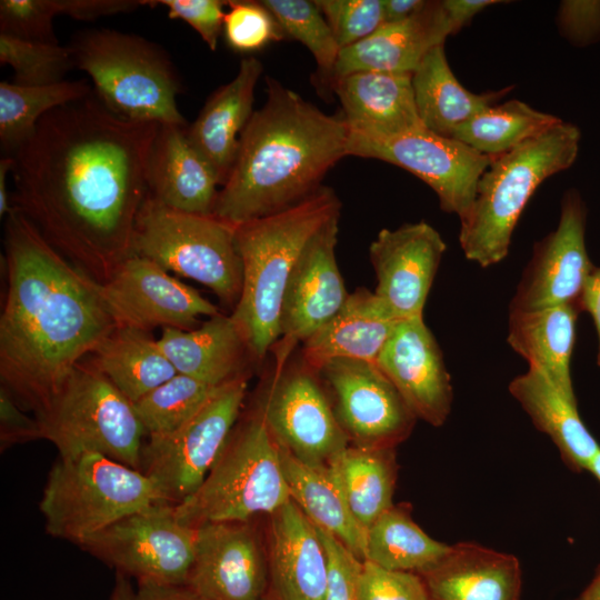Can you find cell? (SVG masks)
<instances>
[{
	"instance_id": "1",
	"label": "cell",
	"mask_w": 600,
	"mask_h": 600,
	"mask_svg": "<svg viewBox=\"0 0 600 600\" xmlns=\"http://www.w3.org/2000/svg\"><path fill=\"white\" fill-rule=\"evenodd\" d=\"M159 124L119 117L91 93L48 112L10 156L12 208L101 284L133 254Z\"/></svg>"
},
{
	"instance_id": "2",
	"label": "cell",
	"mask_w": 600,
	"mask_h": 600,
	"mask_svg": "<svg viewBox=\"0 0 600 600\" xmlns=\"http://www.w3.org/2000/svg\"><path fill=\"white\" fill-rule=\"evenodd\" d=\"M3 248L1 387L36 414L117 324L101 283L53 249L14 208L6 217Z\"/></svg>"
},
{
	"instance_id": "3",
	"label": "cell",
	"mask_w": 600,
	"mask_h": 600,
	"mask_svg": "<svg viewBox=\"0 0 600 600\" xmlns=\"http://www.w3.org/2000/svg\"><path fill=\"white\" fill-rule=\"evenodd\" d=\"M268 97L241 132L213 216L233 227L289 209L322 186L348 156L349 128L294 91L267 78Z\"/></svg>"
},
{
	"instance_id": "4",
	"label": "cell",
	"mask_w": 600,
	"mask_h": 600,
	"mask_svg": "<svg viewBox=\"0 0 600 600\" xmlns=\"http://www.w3.org/2000/svg\"><path fill=\"white\" fill-rule=\"evenodd\" d=\"M340 209L334 191L322 186L289 209L236 227L242 288L230 316L254 360L278 341L283 293L300 256Z\"/></svg>"
},
{
	"instance_id": "5",
	"label": "cell",
	"mask_w": 600,
	"mask_h": 600,
	"mask_svg": "<svg viewBox=\"0 0 600 600\" xmlns=\"http://www.w3.org/2000/svg\"><path fill=\"white\" fill-rule=\"evenodd\" d=\"M580 139V129L562 120L492 158L477 182L470 209L460 219L459 243L468 260L489 268L508 256L528 201L547 178L573 164Z\"/></svg>"
},
{
	"instance_id": "6",
	"label": "cell",
	"mask_w": 600,
	"mask_h": 600,
	"mask_svg": "<svg viewBox=\"0 0 600 600\" xmlns=\"http://www.w3.org/2000/svg\"><path fill=\"white\" fill-rule=\"evenodd\" d=\"M69 48L74 68L91 78L96 96L114 114L187 126L177 106L179 76L169 54L157 43L100 28L77 32Z\"/></svg>"
},
{
	"instance_id": "7",
	"label": "cell",
	"mask_w": 600,
	"mask_h": 600,
	"mask_svg": "<svg viewBox=\"0 0 600 600\" xmlns=\"http://www.w3.org/2000/svg\"><path fill=\"white\" fill-rule=\"evenodd\" d=\"M290 499L279 444L253 410L236 424L201 486L174 510L181 522L198 528L269 517Z\"/></svg>"
},
{
	"instance_id": "8",
	"label": "cell",
	"mask_w": 600,
	"mask_h": 600,
	"mask_svg": "<svg viewBox=\"0 0 600 600\" xmlns=\"http://www.w3.org/2000/svg\"><path fill=\"white\" fill-rule=\"evenodd\" d=\"M157 502L164 501L141 471L90 452L59 457L49 471L39 508L50 536L81 547L119 520Z\"/></svg>"
},
{
	"instance_id": "9",
	"label": "cell",
	"mask_w": 600,
	"mask_h": 600,
	"mask_svg": "<svg viewBox=\"0 0 600 600\" xmlns=\"http://www.w3.org/2000/svg\"><path fill=\"white\" fill-rule=\"evenodd\" d=\"M34 417L60 458L93 452L139 469L146 429L133 403L90 361L79 362Z\"/></svg>"
},
{
	"instance_id": "10",
	"label": "cell",
	"mask_w": 600,
	"mask_h": 600,
	"mask_svg": "<svg viewBox=\"0 0 600 600\" xmlns=\"http://www.w3.org/2000/svg\"><path fill=\"white\" fill-rule=\"evenodd\" d=\"M133 254L209 288L234 306L242 288L236 227L213 214L171 209L148 193L136 221Z\"/></svg>"
},
{
	"instance_id": "11",
	"label": "cell",
	"mask_w": 600,
	"mask_h": 600,
	"mask_svg": "<svg viewBox=\"0 0 600 600\" xmlns=\"http://www.w3.org/2000/svg\"><path fill=\"white\" fill-rule=\"evenodd\" d=\"M247 387L248 377L227 383L178 429L146 437L138 470L164 502L181 503L204 481L237 424Z\"/></svg>"
},
{
	"instance_id": "12",
	"label": "cell",
	"mask_w": 600,
	"mask_h": 600,
	"mask_svg": "<svg viewBox=\"0 0 600 600\" xmlns=\"http://www.w3.org/2000/svg\"><path fill=\"white\" fill-rule=\"evenodd\" d=\"M198 528L181 522L174 504L157 502L113 523L80 548L137 582L186 584Z\"/></svg>"
},
{
	"instance_id": "13",
	"label": "cell",
	"mask_w": 600,
	"mask_h": 600,
	"mask_svg": "<svg viewBox=\"0 0 600 600\" xmlns=\"http://www.w3.org/2000/svg\"><path fill=\"white\" fill-rule=\"evenodd\" d=\"M348 156L403 168L437 193L441 210L459 219L470 209L477 182L493 158L426 128L379 137L349 132Z\"/></svg>"
},
{
	"instance_id": "14",
	"label": "cell",
	"mask_w": 600,
	"mask_h": 600,
	"mask_svg": "<svg viewBox=\"0 0 600 600\" xmlns=\"http://www.w3.org/2000/svg\"><path fill=\"white\" fill-rule=\"evenodd\" d=\"M317 373L303 362L274 370L254 410L280 447L307 463L329 464L350 441Z\"/></svg>"
},
{
	"instance_id": "15",
	"label": "cell",
	"mask_w": 600,
	"mask_h": 600,
	"mask_svg": "<svg viewBox=\"0 0 600 600\" xmlns=\"http://www.w3.org/2000/svg\"><path fill=\"white\" fill-rule=\"evenodd\" d=\"M317 372L351 444L396 448L409 437L417 418L376 362L338 359Z\"/></svg>"
},
{
	"instance_id": "16",
	"label": "cell",
	"mask_w": 600,
	"mask_h": 600,
	"mask_svg": "<svg viewBox=\"0 0 600 600\" xmlns=\"http://www.w3.org/2000/svg\"><path fill=\"white\" fill-rule=\"evenodd\" d=\"M117 327L150 332L154 328L192 330L199 317L220 313L217 306L154 261L132 254L101 284Z\"/></svg>"
},
{
	"instance_id": "17",
	"label": "cell",
	"mask_w": 600,
	"mask_h": 600,
	"mask_svg": "<svg viewBox=\"0 0 600 600\" xmlns=\"http://www.w3.org/2000/svg\"><path fill=\"white\" fill-rule=\"evenodd\" d=\"M587 208L577 190H567L557 228L536 242L509 311L579 306L594 269L586 247Z\"/></svg>"
},
{
	"instance_id": "18",
	"label": "cell",
	"mask_w": 600,
	"mask_h": 600,
	"mask_svg": "<svg viewBox=\"0 0 600 600\" xmlns=\"http://www.w3.org/2000/svg\"><path fill=\"white\" fill-rule=\"evenodd\" d=\"M339 217L330 219L308 242L286 287L279 317V338L272 350L281 370L298 343L332 319L349 298L336 246Z\"/></svg>"
},
{
	"instance_id": "19",
	"label": "cell",
	"mask_w": 600,
	"mask_h": 600,
	"mask_svg": "<svg viewBox=\"0 0 600 600\" xmlns=\"http://www.w3.org/2000/svg\"><path fill=\"white\" fill-rule=\"evenodd\" d=\"M186 584L203 600H266L267 544L253 521L198 527L194 560Z\"/></svg>"
},
{
	"instance_id": "20",
	"label": "cell",
	"mask_w": 600,
	"mask_h": 600,
	"mask_svg": "<svg viewBox=\"0 0 600 600\" xmlns=\"http://www.w3.org/2000/svg\"><path fill=\"white\" fill-rule=\"evenodd\" d=\"M447 249L440 233L421 220L382 229L370 243L374 293L399 319L423 318L424 304Z\"/></svg>"
},
{
	"instance_id": "21",
	"label": "cell",
	"mask_w": 600,
	"mask_h": 600,
	"mask_svg": "<svg viewBox=\"0 0 600 600\" xmlns=\"http://www.w3.org/2000/svg\"><path fill=\"white\" fill-rule=\"evenodd\" d=\"M376 363L417 419L433 427L447 421L453 400L451 380L423 318L400 320Z\"/></svg>"
},
{
	"instance_id": "22",
	"label": "cell",
	"mask_w": 600,
	"mask_h": 600,
	"mask_svg": "<svg viewBox=\"0 0 600 600\" xmlns=\"http://www.w3.org/2000/svg\"><path fill=\"white\" fill-rule=\"evenodd\" d=\"M268 600H324L328 559L317 527L289 500L269 516Z\"/></svg>"
},
{
	"instance_id": "23",
	"label": "cell",
	"mask_w": 600,
	"mask_h": 600,
	"mask_svg": "<svg viewBox=\"0 0 600 600\" xmlns=\"http://www.w3.org/2000/svg\"><path fill=\"white\" fill-rule=\"evenodd\" d=\"M453 34L441 1H427L411 18L384 23L340 50L331 81L361 71L413 73L424 56Z\"/></svg>"
},
{
	"instance_id": "24",
	"label": "cell",
	"mask_w": 600,
	"mask_h": 600,
	"mask_svg": "<svg viewBox=\"0 0 600 600\" xmlns=\"http://www.w3.org/2000/svg\"><path fill=\"white\" fill-rule=\"evenodd\" d=\"M187 129L159 124L147 164L148 194L178 211L213 214L220 181L189 140Z\"/></svg>"
},
{
	"instance_id": "25",
	"label": "cell",
	"mask_w": 600,
	"mask_h": 600,
	"mask_svg": "<svg viewBox=\"0 0 600 600\" xmlns=\"http://www.w3.org/2000/svg\"><path fill=\"white\" fill-rule=\"evenodd\" d=\"M430 600H520L517 557L474 542L450 546L447 556L420 574Z\"/></svg>"
},
{
	"instance_id": "26",
	"label": "cell",
	"mask_w": 600,
	"mask_h": 600,
	"mask_svg": "<svg viewBox=\"0 0 600 600\" xmlns=\"http://www.w3.org/2000/svg\"><path fill=\"white\" fill-rule=\"evenodd\" d=\"M332 84L352 134L379 137L424 128L414 102L412 73L361 71Z\"/></svg>"
},
{
	"instance_id": "27",
	"label": "cell",
	"mask_w": 600,
	"mask_h": 600,
	"mask_svg": "<svg viewBox=\"0 0 600 600\" xmlns=\"http://www.w3.org/2000/svg\"><path fill=\"white\" fill-rule=\"evenodd\" d=\"M399 321L374 292L357 289L338 313L302 343V362L316 372L338 359L376 362Z\"/></svg>"
},
{
	"instance_id": "28",
	"label": "cell",
	"mask_w": 600,
	"mask_h": 600,
	"mask_svg": "<svg viewBox=\"0 0 600 600\" xmlns=\"http://www.w3.org/2000/svg\"><path fill=\"white\" fill-rule=\"evenodd\" d=\"M262 71L260 60L243 58L236 77L212 92L187 129L189 140L213 168L220 186L229 176L241 132L253 113L254 89Z\"/></svg>"
},
{
	"instance_id": "29",
	"label": "cell",
	"mask_w": 600,
	"mask_h": 600,
	"mask_svg": "<svg viewBox=\"0 0 600 600\" xmlns=\"http://www.w3.org/2000/svg\"><path fill=\"white\" fill-rule=\"evenodd\" d=\"M158 343L178 373L214 387L248 377L254 360L231 316L221 313L192 330L162 329Z\"/></svg>"
},
{
	"instance_id": "30",
	"label": "cell",
	"mask_w": 600,
	"mask_h": 600,
	"mask_svg": "<svg viewBox=\"0 0 600 600\" xmlns=\"http://www.w3.org/2000/svg\"><path fill=\"white\" fill-rule=\"evenodd\" d=\"M509 392L536 428L551 439L567 467L587 471L600 446L581 420L577 398L530 367L511 380Z\"/></svg>"
},
{
	"instance_id": "31",
	"label": "cell",
	"mask_w": 600,
	"mask_h": 600,
	"mask_svg": "<svg viewBox=\"0 0 600 600\" xmlns=\"http://www.w3.org/2000/svg\"><path fill=\"white\" fill-rule=\"evenodd\" d=\"M577 304L532 311H511L507 341L534 368L569 396L576 397L570 362L576 341Z\"/></svg>"
},
{
	"instance_id": "32",
	"label": "cell",
	"mask_w": 600,
	"mask_h": 600,
	"mask_svg": "<svg viewBox=\"0 0 600 600\" xmlns=\"http://www.w3.org/2000/svg\"><path fill=\"white\" fill-rule=\"evenodd\" d=\"M412 88L419 118L423 127L442 137L496 104L514 87L474 93L456 78L448 63L444 44L432 48L412 73Z\"/></svg>"
},
{
	"instance_id": "33",
	"label": "cell",
	"mask_w": 600,
	"mask_h": 600,
	"mask_svg": "<svg viewBox=\"0 0 600 600\" xmlns=\"http://www.w3.org/2000/svg\"><path fill=\"white\" fill-rule=\"evenodd\" d=\"M279 448L291 500L316 527L363 560L366 531L353 518L330 466L307 463Z\"/></svg>"
},
{
	"instance_id": "34",
	"label": "cell",
	"mask_w": 600,
	"mask_h": 600,
	"mask_svg": "<svg viewBox=\"0 0 600 600\" xmlns=\"http://www.w3.org/2000/svg\"><path fill=\"white\" fill-rule=\"evenodd\" d=\"M91 356L90 362L132 403L178 373L158 340L134 328L117 327Z\"/></svg>"
},
{
	"instance_id": "35",
	"label": "cell",
	"mask_w": 600,
	"mask_h": 600,
	"mask_svg": "<svg viewBox=\"0 0 600 600\" xmlns=\"http://www.w3.org/2000/svg\"><path fill=\"white\" fill-rule=\"evenodd\" d=\"M329 466L353 518L364 531L393 506L398 473L394 448L349 444Z\"/></svg>"
},
{
	"instance_id": "36",
	"label": "cell",
	"mask_w": 600,
	"mask_h": 600,
	"mask_svg": "<svg viewBox=\"0 0 600 600\" xmlns=\"http://www.w3.org/2000/svg\"><path fill=\"white\" fill-rule=\"evenodd\" d=\"M449 550V544L432 539L412 520L408 507L393 504L367 529L363 560L422 574Z\"/></svg>"
},
{
	"instance_id": "37",
	"label": "cell",
	"mask_w": 600,
	"mask_h": 600,
	"mask_svg": "<svg viewBox=\"0 0 600 600\" xmlns=\"http://www.w3.org/2000/svg\"><path fill=\"white\" fill-rule=\"evenodd\" d=\"M562 120L512 99L482 110L451 134L476 151L496 157L548 131Z\"/></svg>"
},
{
	"instance_id": "38",
	"label": "cell",
	"mask_w": 600,
	"mask_h": 600,
	"mask_svg": "<svg viewBox=\"0 0 600 600\" xmlns=\"http://www.w3.org/2000/svg\"><path fill=\"white\" fill-rule=\"evenodd\" d=\"M92 93L84 79L63 80L49 86H21L0 82V144L4 156H12L51 110Z\"/></svg>"
},
{
	"instance_id": "39",
	"label": "cell",
	"mask_w": 600,
	"mask_h": 600,
	"mask_svg": "<svg viewBox=\"0 0 600 600\" xmlns=\"http://www.w3.org/2000/svg\"><path fill=\"white\" fill-rule=\"evenodd\" d=\"M221 387L177 373L134 402L133 407L147 437L167 433L192 418Z\"/></svg>"
},
{
	"instance_id": "40",
	"label": "cell",
	"mask_w": 600,
	"mask_h": 600,
	"mask_svg": "<svg viewBox=\"0 0 600 600\" xmlns=\"http://www.w3.org/2000/svg\"><path fill=\"white\" fill-rule=\"evenodd\" d=\"M282 32L301 42L314 57L326 77L332 79L340 47L314 1L262 0Z\"/></svg>"
},
{
	"instance_id": "41",
	"label": "cell",
	"mask_w": 600,
	"mask_h": 600,
	"mask_svg": "<svg viewBox=\"0 0 600 600\" xmlns=\"http://www.w3.org/2000/svg\"><path fill=\"white\" fill-rule=\"evenodd\" d=\"M0 62L13 71V83L49 86L74 68L71 50L60 43L26 41L0 34Z\"/></svg>"
},
{
	"instance_id": "42",
	"label": "cell",
	"mask_w": 600,
	"mask_h": 600,
	"mask_svg": "<svg viewBox=\"0 0 600 600\" xmlns=\"http://www.w3.org/2000/svg\"><path fill=\"white\" fill-rule=\"evenodd\" d=\"M228 8L223 33L233 50L256 51L284 38L277 20L261 1L228 0Z\"/></svg>"
},
{
	"instance_id": "43",
	"label": "cell",
	"mask_w": 600,
	"mask_h": 600,
	"mask_svg": "<svg viewBox=\"0 0 600 600\" xmlns=\"http://www.w3.org/2000/svg\"><path fill=\"white\" fill-rule=\"evenodd\" d=\"M340 49L372 34L383 23V0H316Z\"/></svg>"
},
{
	"instance_id": "44",
	"label": "cell",
	"mask_w": 600,
	"mask_h": 600,
	"mask_svg": "<svg viewBox=\"0 0 600 600\" xmlns=\"http://www.w3.org/2000/svg\"><path fill=\"white\" fill-rule=\"evenodd\" d=\"M57 16H60L58 0H1L0 34L59 43L52 23Z\"/></svg>"
},
{
	"instance_id": "45",
	"label": "cell",
	"mask_w": 600,
	"mask_h": 600,
	"mask_svg": "<svg viewBox=\"0 0 600 600\" xmlns=\"http://www.w3.org/2000/svg\"><path fill=\"white\" fill-rule=\"evenodd\" d=\"M358 600H430L418 573L382 568L363 560L358 581Z\"/></svg>"
},
{
	"instance_id": "46",
	"label": "cell",
	"mask_w": 600,
	"mask_h": 600,
	"mask_svg": "<svg viewBox=\"0 0 600 600\" xmlns=\"http://www.w3.org/2000/svg\"><path fill=\"white\" fill-rule=\"evenodd\" d=\"M328 559L324 600H358L362 561L339 539L318 528Z\"/></svg>"
},
{
	"instance_id": "47",
	"label": "cell",
	"mask_w": 600,
	"mask_h": 600,
	"mask_svg": "<svg viewBox=\"0 0 600 600\" xmlns=\"http://www.w3.org/2000/svg\"><path fill=\"white\" fill-rule=\"evenodd\" d=\"M151 7L163 6L170 19H179L192 27L210 50L214 51L223 31L228 1L220 0H156Z\"/></svg>"
},
{
	"instance_id": "48",
	"label": "cell",
	"mask_w": 600,
	"mask_h": 600,
	"mask_svg": "<svg viewBox=\"0 0 600 600\" xmlns=\"http://www.w3.org/2000/svg\"><path fill=\"white\" fill-rule=\"evenodd\" d=\"M556 23L572 46L584 48L600 40V0H563Z\"/></svg>"
},
{
	"instance_id": "49",
	"label": "cell",
	"mask_w": 600,
	"mask_h": 600,
	"mask_svg": "<svg viewBox=\"0 0 600 600\" xmlns=\"http://www.w3.org/2000/svg\"><path fill=\"white\" fill-rule=\"evenodd\" d=\"M40 438L36 417L23 412L7 389L0 388V447L1 451L11 446L30 442Z\"/></svg>"
},
{
	"instance_id": "50",
	"label": "cell",
	"mask_w": 600,
	"mask_h": 600,
	"mask_svg": "<svg viewBox=\"0 0 600 600\" xmlns=\"http://www.w3.org/2000/svg\"><path fill=\"white\" fill-rule=\"evenodd\" d=\"M137 583L133 588L127 576L118 573L110 600H203L187 584Z\"/></svg>"
},
{
	"instance_id": "51",
	"label": "cell",
	"mask_w": 600,
	"mask_h": 600,
	"mask_svg": "<svg viewBox=\"0 0 600 600\" xmlns=\"http://www.w3.org/2000/svg\"><path fill=\"white\" fill-rule=\"evenodd\" d=\"M58 3L60 14L82 21L127 13L150 6L148 0H58Z\"/></svg>"
},
{
	"instance_id": "52",
	"label": "cell",
	"mask_w": 600,
	"mask_h": 600,
	"mask_svg": "<svg viewBox=\"0 0 600 600\" xmlns=\"http://www.w3.org/2000/svg\"><path fill=\"white\" fill-rule=\"evenodd\" d=\"M453 33L467 26L483 9L504 1L498 0H442Z\"/></svg>"
},
{
	"instance_id": "53",
	"label": "cell",
	"mask_w": 600,
	"mask_h": 600,
	"mask_svg": "<svg viewBox=\"0 0 600 600\" xmlns=\"http://www.w3.org/2000/svg\"><path fill=\"white\" fill-rule=\"evenodd\" d=\"M579 308L587 311L594 322L599 339L597 363L600 367V267L592 270L580 298Z\"/></svg>"
},
{
	"instance_id": "54",
	"label": "cell",
	"mask_w": 600,
	"mask_h": 600,
	"mask_svg": "<svg viewBox=\"0 0 600 600\" xmlns=\"http://www.w3.org/2000/svg\"><path fill=\"white\" fill-rule=\"evenodd\" d=\"M426 3L424 0H383L384 23L407 20L417 14Z\"/></svg>"
},
{
	"instance_id": "55",
	"label": "cell",
	"mask_w": 600,
	"mask_h": 600,
	"mask_svg": "<svg viewBox=\"0 0 600 600\" xmlns=\"http://www.w3.org/2000/svg\"><path fill=\"white\" fill-rule=\"evenodd\" d=\"M13 160L10 156H3L0 160V217L6 218L12 210L11 198L8 192L7 179L11 173Z\"/></svg>"
},
{
	"instance_id": "56",
	"label": "cell",
	"mask_w": 600,
	"mask_h": 600,
	"mask_svg": "<svg viewBox=\"0 0 600 600\" xmlns=\"http://www.w3.org/2000/svg\"><path fill=\"white\" fill-rule=\"evenodd\" d=\"M573 600H600V566L588 586Z\"/></svg>"
},
{
	"instance_id": "57",
	"label": "cell",
	"mask_w": 600,
	"mask_h": 600,
	"mask_svg": "<svg viewBox=\"0 0 600 600\" xmlns=\"http://www.w3.org/2000/svg\"><path fill=\"white\" fill-rule=\"evenodd\" d=\"M587 471L592 473L593 477L600 482V450L598 451V453L590 461Z\"/></svg>"
},
{
	"instance_id": "58",
	"label": "cell",
	"mask_w": 600,
	"mask_h": 600,
	"mask_svg": "<svg viewBox=\"0 0 600 600\" xmlns=\"http://www.w3.org/2000/svg\"><path fill=\"white\" fill-rule=\"evenodd\" d=\"M266 600H268V599H266Z\"/></svg>"
}]
</instances>
